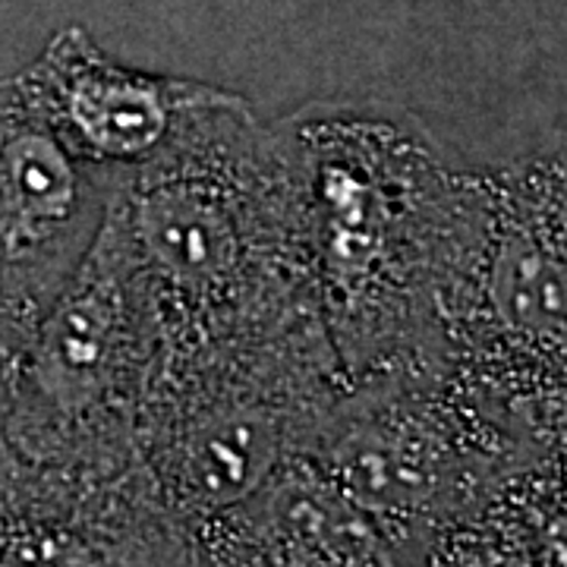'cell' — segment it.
I'll list each match as a JSON object with an SVG mask.
<instances>
[{"label": "cell", "mask_w": 567, "mask_h": 567, "mask_svg": "<svg viewBox=\"0 0 567 567\" xmlns=\"http://www.w3.org/2000/svg\"><path fill=\"white\" fill-rule=\"evenodd\" d=\"M271 126L306 284L347 382L445 363L486 246L488 171L391 102H309Z\"/></svg>", "instance_id": "obj_1"}, {"label": "cell", "mask_w": 567, "mask_h": 567, "mask_svg": "<svg viewBox=\"0 0 567 567\" xmlns=\"http://www.w3.org/2000/svg\"><path fill=\"white\" fill-rule=\"evenodd\" d=\"M107 215L158 293L167 341L316 303L281 142L230 89L196 104L155 158L117 174Z\"/></svg>", "instance_id": "obj_2"}, {"label": "cell", "mask_w": 567, "mask_h": 567, "mask_svg": "<svg viewBox=\"0 0 567 567\" xmlns=\"http://www.w3.org/2000/svg\"><path fill=\"white\" fill-rule=\"evenodd\" d=\"M347 372L316 303L167 341L140 416V464L196 529L303 461Z\"/></svg>", "instance_id": "obj_3"}, {"label": "cell", "mask_w": 567, "mask_h": 567, "mask_svg": "<svg viewBox=\"0 0 567 567\" xmlns=\"http://www.w3.org/2000/svg\"><path fill=\"white\" fill-rule=\"evenodd\" d=\"M167 338L158 293L104 212L95 244L22 334L7 416L10 451L73 470L140 464V416Z\"/></svg>", "instance_id": "obj_4"}, {"label": "cell", "mask_w": 567, "mask_h": 567, "mask_svg": "<svg viewBox=\"0 0 567 567\" xmlns=\"http://www.w3.org/2000/svg\"><path fill=\"white\" fill-rule=\"evenodd\" d=\"M492 212L447 365L539 420L565 406V162L488 174Z\"/></svg>", "instance_id": "obj_5"}, {"label": "cell", "mask_w": 567, "mask_h": 567, "mask_svg": "<svg viewBox=\"0 0 567 567\" xmlns=\"http://www.w3.org/2000/svg\"><path fill=\"white\" fill-rule=\"evenodd\" d=\"M0 567H205L142 464L73 470L0 454Z\"/></svg>", "instance_id": "obj_6"}, {"label": "cell", "mask_w": 567, "mask_h": 567, "mask_svg": "<svg viewBox=\"0 0 567 567\" xmlns=\"http://www.w3.org/2000/svg\"><path fill=\"white\" fill-rule=\"evenodd\" d=\"M114 183L70 152L20 73L0 80V319L35 324L95 244Z\"/></svg>", "instance_id": "obj_7"}, {"label": "cell", "mask_w": 567, "mask_h": 567, "mask_svg": "<svg viewBox=\"0 0 567 567\" xmlns=\"http://www.w3.org/2000/svg\"><path fill=\"white\" fill-rule=\"evenodd\" d=\"M20 80L73 155L117 174L155 158L218 89L114 61L82 25L61 29Z\"/></svg>", "instance_id": "obj_8"}, {"label": "cell", "mask_w": 567, "mask_h": 567, "mask_svg": "<svg viewBox=\"0 0 567 567\" xmlns=\"http://www.w3.org/2000/svg\"><path fill=\"white\" fill-rule=\"evenodd\" d=\"M22 328L0 319V454H7V416H10V385H13V365L22 344Z\"/></svg>", "instance_id": "obj_9"}]
</instances>
